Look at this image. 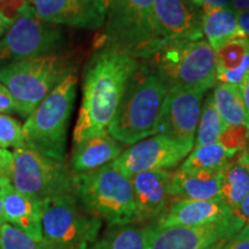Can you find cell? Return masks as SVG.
<instances>
[{"mask_svg":"<svg viewBox=\"0 0 249 249\" xmlns=\"http://www.w3.org/2000/svg\"><path fill=\"white\" fill-rule=\"evenodd\" d=\"M141 60L107 44H99L83 75L82 101L73 143L107 133Z\"/></svg>","mask_w":249,"mask_h":249,"instance_id":"obj_1","label":"cell"},{"mask_svg":"<svg viewBox=\"0 0 249 249\" xmlns=\"http://www.w3.org/2000/svg\"><path fill=\"white\" fill-rule=\"evenodd\" d=\"M169 90L166 82L142 61L124 91L107 133L124 145L156 135L161 104Z\"/></svg>","mask_w":249,"mask_h":249,"instance_id":"obj_2","label":"cell"},{"mask_svg":"<svg viewBox=\"0 0 249 249\" xmlns=\"http://www.w3.org/2000/svg\"><path fill=\"white\" fill-rule=\"evenodd\" d=\"M75 195L83 209L104 220L107 226L135 224L132 181L113 161L91 172L75 174Z\"/></svg>","mask_w":249,"mask_h":249,"instance_id":"obj_3","label":"cell"},{"mask_svg":"<svg viewBox=\"0 0 249 249\" xmlns=\"http://www.w3.org/2000/svg\"><path fill=\"white\" fill-rule=\"evenodd\" d=\"M145 62L170 88L207 92L217 85L216 53L203 38L166 43Z\"/></svg>","mask_w":249,"mask_h":249,"instance_id":"obj_4","label":"cell"},{"mask_svg":"<svg viewBox=\"0 0 249 249\" xmlns=\"http://www.w3.org/2000/svg\"><path fill=\"white\" fill-rule=\"evenodd\" d=\"M77 77L71 74L35 108L22 126L28 147L66 161L67 130L76 98Z\"/></svg>","mask_w":249,"mask_h":249,"instance_id":"obj_5","label":"cell"},{"mask_svg":"<svg viewBox=\"0 0 249 249\" xmlns=\"http://www.w3.org/2000/svg\"><path fill=\"white\" fill-rule=\"evenodd\" d=\"M101 44L139 60H150L163 46L155 29L154 0H113Z\"/></svg>","mask_w":249,"mask_h":249,"instance_id":"obj_6","label":"cell"},{"mask_svg":"<svg viewBox=\"0 0 249 249\" xmlns=\"http://www.w3.org/2000/svg\"><path fill=\"white\" fill-rule=\"evenodd\" d=\"M74 67L59 54L45 55L0 66V83L13 96L17 113L28 118Z\"/></svg>","mask_w":249,"mask_h":249,"instance_id":"obj_7","label":"cell"},{"mask_svg":"<svg viewBox=\"0 0 249 249\" xmlns=\"http://www.w3.org/2000/svg\"><path fill=\"white\" fill-rule=\"evenodd\" d=\"M9 183L37 201L75 194V174L59 161L28 147L14 149L7 170Z\"/></svg>","mask_w":249,"mask_h":249,"instance_id":"obj_8","label":"cell"},{"mask_svg":"<svg viewBox=\"0 0 249 249\" xmlns=\"http://www.w3.org/2000/svg\"><path fill=\"white\" fill-rule=\"evenodd\" d=\"M102 224L83 209L75 194L43 201L42 241L50 249H88L98 238Z\"/></svg>","mask_w":249,"mask_h":249,"instance_id":"obj_9","label":"cell"},{"mask_svg":"<svg viewBox=\"0 0 249 249\" xmlns=\"http://www.w3.org/2000/svg\"><path fill=\"white\" fill-rule=\"evenodd\" d=\"M64 44L60 27L43 21L26 4L0 39V66L57 54Z\"/></svg>","mask_w":249,"mask_h":249,"instance_id":"obj_10","label":"cell"},{"mask_svg":"<svg viewBox=\"0 0 249 249\" xmlns=\"http://www.w3.org/2000/svg\"><path fill=\"white\" fill-rule=\"evenodd\" d=\"M193 148V142L157 134L130 145L113 165L128 179L149 171H170L185 160Z\"/></svg>","mask_w":249,"mask_h":249,"instance_id":"obj_11","label":"cell"},{"mask_svg":"<svg viewBox=\"0 0 249 249\" xmlns=\"http://www.w3.org/2000/svg\"><path fill=\"white\" fill-rule=\"evenodd\" d=\"M246 222L234 214L230 219L193 227L143 226V249H200L222 239H231Z\"/></svg>","mask_w":249,"mask_h":249,"instance_id":"obj_12","label":"cell"},{"mask_svg":"<svg viewBox=\"0 0 249 249\" xmlns=\"http://www.w3.org/2000/svg\"><path fill=\"white\" fill-rule=\"evenodd\" d=\"M204 93L170 88L161 104L156 135L163 134L180 141L194 143Z\"/></svg>","mask_w":249,"mask_h":249,"instance_id":"obj_13","label":"cell"},{"mask_svg":"<svg viewBox=\"0 0 249 249\" xmlns=\"http://www.w3.org/2000/svg\"><path fill=\"white\" fill-rule=\"evenodd\" d=\"M154 22L163 45L203 38L202 9L194 0H154Z\"/></svg>","mask_w":249,"mask_h":249,"instance_id":"obj_14","label":"cell"},{"mask_svg":"<svg viewBox=\"0 0 249 249\" xmlns=\"http://www.w3.org/2000/svg\"><path fill=\"white\" fill-rule=\"evenodd\" d=\"M172 171H149L130 178L136 208L135 224H157L174 202L171 194Z\"/></svg>","mask_w":249,"mask_h":249,"instance_id":"obj_15","label":"cell"},{"mask_svg":"<svg viewBox=\"0 0 249 249\" xmlns=\"http://www.w3.org/2000/svg\"><path fill=\"white\" fill-rule=\"evenodd\" d=\"M45 22L81 29H99L105 18L98 13L93 0H26Z\"/></svg>","mask_w":249,"mask_h":249,"instance_id":"obj_16","label":"cell"},{"mask_svg":"<svg viewBox=\"0 0 249 249\" xmlns=\"http://www.w3.org/2000/svg\"><path fill=\"white\" fill-rule=\"evenodd\" d=\"M229 205L217 200H182L171 205L156 225L160 227H193L223 222L234 216Z\"/></svg>","mask_w":249,"mask_h":249,"instance_id":"obj_17","label":"cell"},{"mask_svg":"<svg viewBox=\"0 0 249 249\" xmlns=\"http://www.w3.org/2000/svg\"><path fill=\"white\" fill-rule=\"evenodd\" d=\"M6 222L35 240L42 241L43 201L20 193L9 183L1 189Z\"/></svg>","mask_w":249,"mask_h":249,"instance_id":"obj_18","label":"cell"},{"mask_svg":"<svg viewBox=\"0 0 249 249\" xmlns=\"http://www.w3.org/2000/svg\"><path fill=\"white\" fill-rule=\"evenodd\" d=\"M123 151L121 143L108 133L91 136L74 144L70 169L74 174L91 172L116 160Z\"/></svg>","mask_w":249,"mask_h":249,"instance_id":"obj_19","label":"cell"},{"mask_svg":"<svg viewBox=\"0 0 249 249\" xmlns=\"http://www.w3.org/2000/svg\"><path fill=\"white\" fill-rule=\"evenodd\" d=\"M171 194L176 202L220 198V171H172Z\"/></svg>","mask_w":249,"mask_h":249,"instance_id":"obj_20","label":"cell"},{"mask_svg":"<svg viewBox=\"0 0 249 249\" xmlns=\"http://www.w3.org/2000/svg\"><path fill=\"white\" fill-rule=\"evenodd\" d=\"M202 34L214 51L238 38V14L232 7L202 9Z\"/></svg>","mask_w":249,"mask_h":249,"instance_id":"obj_21","label":"cell"},{"mask_svg":"<svg viewBox=\"0 0 249 249\" xmlns=\"http://www.w3.org/2000/svg\"><path fill=\"white\" fill-rule=\"evenodd\" d=\"M213 98L214 107L225 126L249 128V113L246 108L240 86L217 83L213 87Z\"/></svg>","mask_w":249,"mask_h":249,"instance_id":"obj_22","label":"cell"},{"mask_svg":"<svg viewBox=\"0 0 249 249\" xmlns=\"http://www.w3.org/2000/svg\"><path fill=\"white\" fill-rule=\"evenodd\" d=\"M248 193L249 167L236 155L220 170V200L236 214L239 205Z\"/></svg>","mask_w":249,"mask_h":249,"instance_id":"obj_23","label":"cell"},{"mask_svg":"<svg viewBox=\"0 0 249 249\" xmlns=\"http://www.w3.org/2000/svg\"><path fill=\"white\" fill-rule=\"evenodd\" d=\"M238 154L227 150L220 143L196 145L179 169L185 171H220Z\"/></svg>","mask_w":249,"mask_h":249,"instance_id":"obj_24","label":"cell"},{"mask_svg":"<svg viewBox=\"0 0 249 249\" xmlns=\"http://www.w3.org/2000/svg\"><path fill=\"white\" fill-rule=\"evenodd\" d=\"M88 249H143V226L138 224L107 226Z\"/></svg>","mask_w":249,"mask_h":249,"instance_id":"obj_25","label":"cell"},{"mask_svg":"<svg viewBox=\"0 0 249 249\" xmlns=\"http://www.w3.org/2000/svg\"><path fill=\"white\" fill-rule=\"evenodd\" d=\"M224 128H225V124L214 107L213 93H208L201 108L194 145L196 147V145L217 143Z\"/></svg>","mask_w":249,"mask_h":249,"instance_id":"obj_26","label":"cell"},{"mask_svg":"<svg viewBox=\"0 0 249 249\" xmlns=\"http://www.w3.org/2000/svg\"><path fill=\"white\" fill-rule=\"evenodd\" d=\"M217 60V74L232 71L249 62V40L235 38L230 40L214 51Z\"/></svg>","mask_w":249,"mask_h":249,"instance_id":"obj_27","label":"cell"},{"mask_svg":"<svg viewBox=\"0 0 249 249\" xmlns=\"http://www.w3.org/2000/svg\"><path fill=\"white\" fill-rule=\"evenodd\" d=\"M0 249H50L43 241L30 238L11 224L0 226Z\"/></svg>","mask_w":249,"mask_h":249,"instance_id":"obj_28","label":"cell"},{"mask_svg":"<svg viewBox=\"0 0 249 249\" xmlns=\"http://www.w3.org/2000/svg\"><path fill=\"white\" fill-rule=\"evenodd\" d=\"M26 147L22 126L14 118L0 114V149Z\"/></svg>","mask_w":249,"mask_h":249,"instance_id":"obj_29","label":"cell"},{"mask_svg":"<svg viewBox=\"0 0 249 249\" xmlns=\"http://www.w3.org/2000/svg\"><path fill=\"white\" fill-rule=\"evenodd\" d=\"M249 135V128L246 126L241 127H230L225 126V128L220 134L218 143L225 147L227 150H231L238 154L244 148L246 141Z\"/></svg>","mask_w":249,"mask_h":249,"instance_id":"obj_30","label":"cell"},{"mask_svg":"<svg viewBox=\"0 0 249 249\" xmlns=\"http://www.w3.org/2000/svg\"><path fill=\"white\" fill-rule=\"evenodd\" d=\"M223 249H249V223H246L240 231L226 242Z\"/></svg>","mask_w":249,"mask_h":249,"instance_id":"obj_31","label":"cell"},{"mask_svg":"<svg viewBox=\"0 0 249 249\" xmlns=\"http://www.w3.org/2000/svg\"><path fill=\"white\" fill-rule=\"evenodd\" d=\"M24 5H26V0H0V14L14 20Z\"/></svg>","mask_w":249,"mask_h":249,"instance_id":"obj_32","label":"cell"},{"mask_svg":"<svg viewBox=\"0 0 249 249\" xmlns=\"http://www.w3.org/2000/svg\"><path fill=\"white\" fill-rule=\"evenodd\" d=\"M17 113V104L13 96L4 85L0 83V114L2 113Z\"/></svg>","mask_w":249,"mask_h":249,"instance_id":"obj_33","label":"cell"},{"mask_svg":"<svg viewBox=\"0 0 249 249\" xmlns=\"http://www.w3.org/2000/svg\"><path fill=\"white\" fill-rule=\"evenodd\" d=\"M238 38H244L249 40V9L238 14Z\"/></svg>","mask_w":249,"mask_h":249,"instance_id":"obj_34","label":"cell"},{"mask_svg":"<svg viewBox=\"0 0 249 249\" xmlns=\"http://www.w3.org/2000/svg\"><path fill=\"white\" fill-rule=\"evenodd\" d=\"M194 2L200 6L201 9L231 7V0H194Z\"/></svg>","mask_w":249,"mask_h":249,"instance_id":"obj_35","label":"cell"},{"mask_svg":"<svg viewBox=\"0 0 249 249\" xmlns=\"http://www.w3.org/2000/svg\"><path fill=\"white\" fill-rule=\"evenodd\" d=\"M12 151L6 150V149H0V171L7 173L9 163H11ZM7 176V174H6Z\"/></svg>","mask_w":249,"mask_h":249,"instance_id":"obj_36","label":"cell"},{"mask_svg":"<svg viewBox=\"0 0 249 249\" xmlns=\"http://www.w3.org/2000/svg\"><path fill=\"white\" fill-rule=\"evenodd\" d=\"M236 214L240 216L246 223H249V193L246 195L244 200H242L240 205H239Z\"/></svg>","mask_w":249,"mask_h":249,"instance_id":"obj_37","label":"cell"},{"mask_svg":"<svg viewBox=\"0 0 249 249\" xmlns=\"http://www.w3.org/2000/svg\"><path fill=\"white\" fill-rule=\"evenodd\" d=\"M112 2H113V0H93V4H95L96 8H97L98 13L104 18L107 17Z\"/></svg>","mask_w":249,"mask_h":249,"instance_id":"obj_38","label":"cell"},{"mask_svg":"<svg viewBox=\"0 0 249 249\" xmlns=\"http://www.w3.org/2000/svg\"><path fill=\"white\" fill-rule=\"evenodd\" d=\"M231 7L236 14L249 9V0H231Z\"/></svg>","mask_w":249,"mask_h":249,"instance_id":"obj_39","label":"cell"},{"mask_svg":"<svg viewBox=\"0 0 249 249\" xmlns=\"http://www.w3.org/2000/svg\"><path fill=\"white\" fill-rule=\"evenodd\" d=\"M240 89H241L242 98H244L246 108H247V111H248V113H249V73H248V75L246 76V79L244 80V82L241 83Z\"/></svg>","mask_w":249,"mask_h":249,"instance_id":"obj_40","label":"cell"},{"mask_svg":"<svg viewBox=\"0 0 249 249\" xmlns=\"http://www.w3.org/2000/svg\"><path fill=\"white\" fill-rule=\"evenodd\" d=\"M239 158H240L242 163H244L245 165H247V166L249 167V135L247 138V141H246L244 148L241 149L240 151H239Z\"/></svg>","mask_w":249,"mask_h":249,"instance_id":"obj_41","label":"cell"},{"mask_svg":"<svg viewBox=\"0 0 249 249\" xmlns=\"http://www.w3.org/2000/svg\"><path fill=\"white\" fill-rule=\"evenodd\" d=\"M12 22H13V20L5 18L4 15L0 14V39H1L2 36L5 35V33L7 31V29L12 24Z\"/></svg>","mask_w":249,"mask_h":249,"instance_id":"obj_42","label":"cell"},{"mask_svg":"<svg viewBox=\"0 0 249 249\" xmlns=\"http://www.w3.org/2000/svg\"><path fill=\"white\" fill-rule=\"evenodd\" d=\"M229 240H230V239H222V240H218V241L213 242V244H211V245L204 246V247H202L200 249H223L224 247H225L226 242Z\"/></svg>","mask_w":249,"mask_h":249,"instance_id":"obj_43","label":"cell"},{"mask_svg":"<svg viewBox=\"0 0 249 249\" xmlns=\"http://www.w3.org/2000/svg\"><path fill=\"white\" fill-rule=\"evenodd\" d=\"M6 222V217L4 213V201H2V195L1 192H0V226L4 225Z\"/></svg>","mask_w":249,"mask_h":249,"instance_id":"obj_44","label":"cell"},{"mask_svg":"<svg viewBox=\"0 0 249 249\" xmlns=\"http://www.w3.org/2000/svg\"><path fill=\"white\" fill-rule=\"evenodd\" d=\"M8 185H9L8 177L6 176L4 172H1V171H0V191H1V189L4 188V187L8 186Z\"/></svg>","mask_w":249,"mask_h":249,"instance_id":"obj_45","label":"cell"}]
</instances>
